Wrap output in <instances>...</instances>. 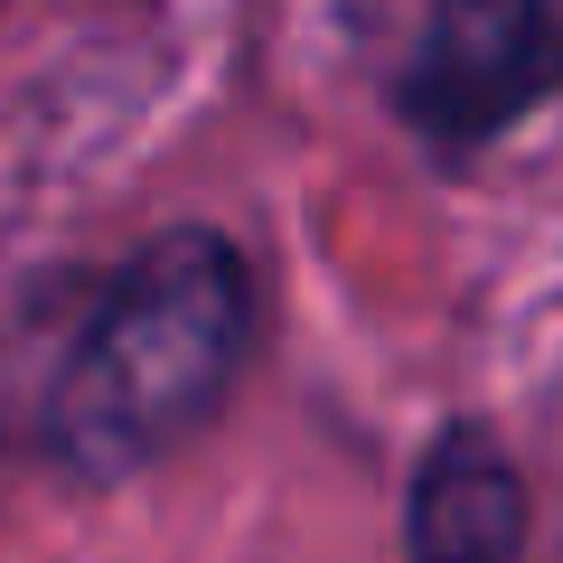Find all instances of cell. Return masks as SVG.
<instances>
[{
    "label": "cell",
    "instance_id": "1",
    "mask_svg": "<svg viewBox=\"0 0 563 563\" xmlns=\"http://www.w3.org/2000/svg\"><path fill=\"white\" fill-rule=\"evenodd\" d=\"M254 357V273L235 235L169 225L95 291L38 395V451L76 488H122L225 413Z\"/></svg>",
    "mask_w": 563,
    "mask_h": 563
},
{
    "label": "cell",
    "instance_id": "2",
    "mask_svg": "<svg viewBox=\"0 0 563 563\" xmlns=\"http://www.w3.org/2000/svg\"><path fill=\"white\" fill-rule=\"evenodd\" d=\"M563 95V0H432L395 76V113L432 151H488Z\"/></svg>",
    "mask_w": 563,
    "mask_h": 563
},
{
    "label": "cell",
    "instance_id": "3",
    "mask_svg": "<svg viewBox=\"0 0 563 563\" xmlns=\"http://www.w3.org/2000/svg\"><path fill=\"white\" fill-rule=\"evenodd\" d=\"M404 563H526V479L479 422H442L413 461Z\"/></svg>",
    "mask_w": 563,
    "mask_h": 563
}]
</instances>
